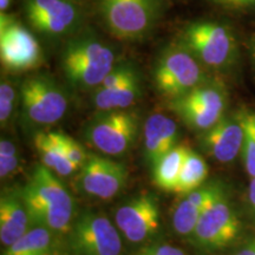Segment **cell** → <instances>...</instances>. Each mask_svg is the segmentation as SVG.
Instances as JSON below:
<instances>
[{"label": "cell", "mask_w": 255, "mask_h": 255, "mask_svg": "<svg viewBox=\"0 0 255 255\" xmlns=\"http://www.w3.org/2000/svg\"><path fill=\"white\" fill-rule=\"evenodd\" d=\"M165 115L154 114L146 120L143 128V149L146 163L154 167L162 157V128Z\"/></svg>", "instance_id": "cell-22"}, {"label": "cell", "mask_w": 255, "mask_h": 255, "mask_svg": "<svg viewBox=\"0 0 255 255\" xmlns=\"http://www.w3.org/2000/svg\"><path fill=\"white\" fill-rule=\"evenodd\" d=\"M59 133V139L62 142V145L65 150V154L68 156V158L76 165L78 169H81L83 165L85 164L89 155L87 151L84 150V148L79 144V143L73 139L71 136L66 135L62 131H58Z\"/></svg>", "instance_id": "cell-28"}, {"label": "cell", "mask_w": 255, "mask_h": 255, "mask_svg": "<svg viewBox=\"0 0 255 255\" xmlns=\"http://www.w3.org/2000/svg\"><path fill=\"white\" fill-rule=\"evenodd\" d=\"M210 4L228 11H246L255 9V0H208Z\"/></svg>", "instance_id": "cell-29"}, {"label": "cell", "mask_w": 255, "mask_h": 255, "mask_svg": "<svg viewBox=\"0 0 255 255\" xmlns=\"http://www.w3.org/2000/svg\"><path fill=\"white\" fill-rule=\"evenodd\" d=\"M242 144L244 126L240 114L232 117L223 116L202 136L203 148L221 163L234 161L242 151Z\"/></svg>", "instance_id": "cell-15"}, {"label": "cell", "mask_w": 255, "mask_h": 255, "mask_svg": "<svg viewBox=\"0 0 255 255\" xmlns=\"http://www.w3.org/2000/svg\"><path fill=\"white\" fill-rule=\"evenodd\" d=\"M237 255H255V239L242 247Z\"/></svg>", "instance_id": "cell-32"}, {"label": "cell", "mask_w": 255, "mask_h": 255, "mask_svg": "<svg viewBox=\"0 0 255 255\" xmlns=\"http://www.w3.org/2000/svg\"><path fill=\"white\" fill-rule=\"evenodd\" d=\"M202 213L187 197L178 203L173 214V227L177 234L193 235Z\"/></svg>", "instance_id": "cell-23"}, {"label": "cell", "mask_w": 255, "mask_h": 255, "mask_svg": "<svg viewBox=\"0 0 255 255\" xmlns=\"http://www.w3.org/2000/svg\"><path fill=\"white\" fill-rule=\"evenodd\" d=\"M12 0H0V11L6 12L11 5Z\"/></svg>", "instance_id": "cell-33"}, {"label": "cell", "mask_w": 255, "mask_h": 255, "mask_svg": "<svg viewBox=\"0 0 255 255\" xmlns=\"http://www.w3.org/2000/svg\"><path fill=\"white\" fill-rule=\"evenodd\" d=\"M225 196L223 189L218 184H212V186H201L194 191L186 195L188 200L196 206L201 210V213L208 209L210 206L214 205L216 201Z\"/></svg>", "instance_id": "cell-25"}, {"label": "cell", "mask_w": 255, "mask_h": 255, "mask_svg": "<svg viewBox=\"0 0 255 255\" xmlns=\"http://www.w3.org/2000/svg\"><path fill=\"white\" fill-rule=\"evenodd\" d=\"M227 95L220 84L208 81L182 97L169 101V109L191 129L206 131L225 116Z\"/></svg>", "instance_id": "cell-7"}, {"label": "cell", "mask_w": 255, "mask_h": 255, "mask_svg": "<svg viewBox=\"0 0 255 255\" xmlns=\"http://www.w3.org/2000/svg\"><path fill=\"white\" fill-rule=\"evenodd\" d=\"M21 109L25 117L36 124H53L68 110V98L53 78L34 75L24 79L19 88Z\"/></svg>", "instance_id": "cell-6"}, {"label": "cell", "mask_w": 255, "mask_h": 255, "mask_svg": "<svg viewBox=\"0 0 255 255\" xmlns=\"http://www.w3.org/2000/svg\"><path fill=\"white\" fill-rule=\"evenodd\" d=\"M135 255H186V253L178 247L171 245H151L142 248Z\"/></svg>", "instance_id": "cell-30"}, {"label": "cell", "mask_w": 255, "mask_h": 255, "mask_svg": "<svg viewBox=\"0 0 255 255\" xmlns=\"http://www.w3.org/2000/svg\"><path fill=\"white\" fill-rule=\"evenodd\" d=\"M240 116L244 126L242 157L247 174L253 178L255 177V113H240Z\"/></svg>", "instance_id": "cell-24"}, {"label": "cell", "mask_w": 255, "mask_h": 255, "mask_svg": "<svg viewBox=\"0 0 255 255\" xmlns=\"http://www.w3.org/2000/svg\"><path fill=\"white\" fill-rule=\"evenodd\" d=\"M34 146L41 164L55 171L59 176H70L78 170L66 156L58 131L38 132L34 137Z\"/></svg>", "instance_id": "cell-18"}, {"label": "cell", "mask_w": 255, "mask_h": 255, "mask_svg": "<svg viewBox=\"0 0 255 255\" xmlns=\"http://www.w3.org/2000/svg\"><path fill=\"white\" fill-rule=\"evenodd\" d=\"M251 51H252V56H253V59L255 62V34L251 39Z\"/></svg>", "instance_id": "cell-34"}, {"label": "cell", "mask_w": 255, "mask_h": 255, "mask_svg": "<svg viewBox=\"0 0 255 255\" xmlns=\"http://www.w3.org/2000/svg\"><path fill=\"white\" fill-rule=\"evenodd\" d=\"M115 222L128 241L138 244L159 228V207L152 195H141L128 201L115 213Z\"/></svg>", "instance_id": "cell-13"}, {"label": "cell", "mask_w": 255, "mask_h": 255, "mask_svg": "<svg viewBox=\"0 0 255 255\" xmlns=\"http://www.w3.org/2000/svg\"><path fill=\"white\" fill-rule=\"evenodd\" d=\"M19 158L17 146L13 142L2 138L0 141V176L6 178L18 168Z\"/></svg>", "instance_id": "cell-26"}, {"label": "cell", "mask_w": 255, "mask_h": 255, "mask_svg": "<svg viewBox=\"0 0 255 255\" xmlns=\"http://www.w3.org/2000/svg\"><path fill=\"white\" fill-rule=\"evenodd\" d=\"M115 66L114 50L90 34L69 40L62 53V69L66 81L81 90H95Z\"/></svg>", "instance_id": "cell-2"}, {"label": "cell", "mask_w": 255, "mask_h": 255, "mask_svg": "<svg viewBox=\"0 0 255 255\" xmlns=\"http://www.w3.org/2000/svg\"><path fill=\"white\" fill-rule=\"evenodd\" d=\"M152 81L159 94L173 101L210 79L199 59L176 40L158 56L152 70Z\"/></svg>", "instance_id": "cell-4"}, {"label": "cell", "mask_w": 255, "mask_h": 255, "mask_svg": "<svg viewBox=\"0 0 255 255\" xmlns=\"http://www.w3.org/2000/svg\"><path fill=\"white\" fill-rule=\"evenodd\" d=\"M177 40L205 68L226 70L238 58V40L227 24L218 20H196L188 24Z\"/></svg>", "instance_id": "cell-3"}, {"label": "cell", "mask_w": 255, "mask_h": 255, "mask_svg": "<svg viewBox=\"0 0 255 255\" xmlns=\"http://www.w3.org/2000/svg\"><path fill=\"white\" fill-rule=\"evenodd\" d=\"M0 59L11 72H25L38 68L43 52L34 34L14 15L0 14Z\"/></svg>", "instance_id": "cell-8"}, {"label": "cell", "mask_w": 255, "mask_h": 255, "mask_svg": "<svg viewBox=\"0 0 255 255\" xmlns=\"http://www.w3.org/2000/svg\"><path fill=\"white\" fill-rule=\"evenodd\" d=\"M70 248L76 255H120L122 239L107 216L96 212L79 215L70 229Z\"/></svg>", "instance_id": "cell-9"}, {"label": "cell", "mask_w": 255, "mask_h": 255, "mask_svg": "<svg viewBox=\"0 0 255 255\" xmlns=\"http://www.w3.org/2000/svg\"><path fill=\"white\" fill-rule=\"evenodd\" d=\"M161 11V0H100L105 26L115 38L123 41H137L148 36Z\"/></svg>", "instance_id": "cell-5"}, {"label": "cell", "mask_w": 255, "mask_h": 255, "mask_svg": "<svg viewBox=\"0 0 255 255\" xmlns=\"http://www.w3.org/2000/svg\"><path fill=\"white\" fill-rule=\"evenodd\" d=\"M31 225L24 201L17 193L5 194L0 199V241L5 248L26 233Z\"/></svg>", "instance_id": "cell-16"}, {"label": "cell", "mask_w": 255, "mask_h": 255, "mask_svg": "<svg viewBox=\"0 0 255 255\" xmlns=\"http://www.w3.org/2000/svg\"><path fill=\"white\" fill-rule=\"evenodd\" d=\"M88 127L87 137L97 150L105 155H122L135 142L138 119L127 110L100 111Z\"/></svg>", "instance_id": "cell-10"}, {"label": "cell", "mask_w": 255, "mask_h": 255, "mask_svg": "<svg viewBox=\"0 0 255 255\" xmlns=\"http://www.w3.org/2000/svg\"><path fill=\"white\" fill-rule=\"evenodd\" d=\"M24 201L31 225L51 232L71 229L75 202L69 190L45 165H38L27 183L18 191Z\"/></svg>", "instance_id": "cell-1"}, {"label": "cell", "mask_w": 255, "mask_h": 255, "mask_svg": "<svg viewBox=\"0 0 255 255\" xmlns=\"http://www.w3.org/2000/svg\"><path fill=\"white\" fill-rule=\"evenodd\" d=\"M52 235L44 227H32L21 238L6 247L1 255H47L51 250Z\"/></svg>", "instance_id": "cell-21"}, {"label": "cell", "mask_w": 255, "mask_h": 255, "mask_svg": "<svg viewBox=\"0 0 255 255\" xmlns=\"http://www.w3.org/2000/svg\"><path fill=\"white\" fill-rule=\"evenodd\" d=\"M17 100V91L8 79L2 78L0 83V122L5 126L11 117Z\"/></svg>", "instance_id": "cell-27"}, {"label": "cell", "mask_w": 255, "mask_h": 255, "mask_svg": "<svg viewBox=\"0 0 255 255\" xmlns=\"http://www.w3.org/2000/svg\"><path fill=\"white\" fill-rule=\"evenodd\" d=\"M208 171V165L205 159L197 152L188 149L182 169H181L180 177H178L176 188H175V193L186 196L191 191L200 188L207 180Z\"/></svg>", "instance_id": "cell-20"}, {"label": "cell", "mask_w": 255, "mask_h": 255, "mask_svg": "<svg viewBox=\"0 0 255 255\" xmlns=\"http://www.w3.org/2000/svg\"><path fill=\"white\" fill-rule=\"evenodd\" d=\"M240 229V220L223 196L201 214L193 237L203 250L218 251L229 246Z\"/></svg>", "instance_id": "cell-12"}, {"label": "cell", "mask_w": 255, "mask_h": 255, "mask_svg": "<svg viewBox=\"0 0 255 255\" xmlns=\"http://www.w3.org/2000/svg\"><path fill=\"white\" fill-rule=\"evenodd\" d=\"M141 96V78L137 73L128 81L109 88H96L92 101L97 110H126Z\"/></svg>", "instance_id": "cell-17"}, {"label": "cell", "mask_w": 255, "mask_h": 255, "mask_svg": "<svg viewBox=\"0 0 255 255\" xmlns=\"http://www.w3.org/2000/svg\"><path fill=\"white\" fill-rule=\"evenodd\" d=\"M188 149L184 145H176L156 162L152 167V178L159 189L175 193Z\"/></svg>", "instance_id": "cell-19"}, {"label": "cell", "mask_w": 255, "mask_h": 255, "mask_svg": "<svg viewBox=\"0 0 255 255\" xmlns=\"http://www.w3.org/2000/svg\"><path fill=\"white\" fill-rule=\"evenodd\" d=\"M24 13L34 31L51 37L70 33L82 20L75 0H25Z\"/></svg>", "instance_id": "cell-11"}, {"label": "cell", "mask_w": 255, "mask_h": 255, "mask_svg": "<svg viewBox=\"0 0 255 255\" xmlns=\"http://www.w3.org/2000/svg\"><path fill=\"white\" fill-rule=\"evenodd\" d=\"M127 169L113 159L90 155L81 168L78 181L89 195L108 200L122 190L127 181Z\"/></svg>", "instance_id": "cell-14"}, {"label": "cell", "mask_w": 255, "mask_h": 255, "mask_svg": "<svg viewBox=\"0 0 255 255\" xmlns=\"http://www.w3.org/2000/svg\"><path fill=\"white\" fill-rule=\"evenodd\" d=\"M248 201H250L252 209L255 213V177L252 178L250 186H248Z\"/></svg>", "instance_id": "cell-31"}]
</instances>
